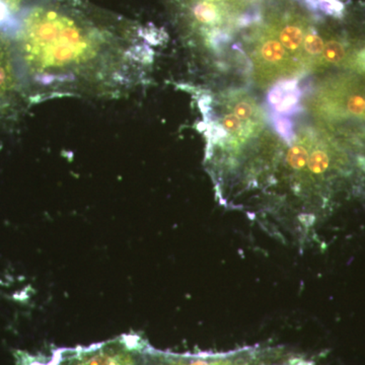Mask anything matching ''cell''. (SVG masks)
<instances>
[{"mask_svg":"<svg viewBox=\"0 0 365 365\" xmlns=\"http://www.w3.org/2000/svg\"><path fill=\"white\" fill-rule=\"evenodd\" d=\"M32 105L21 76L9 26L0 28V121Z\"/></svg>","mask_w":365,"mask_h":365,"instance_id":"5","label":"cell"},{"mask_svg":"<svg viewBox=\"0 0 365 365\" xmlns=\"http://www.w3.org/2000/svg\"><path fill=\"white\" fill-rule=\"evenodd\" d=\"M267 117L271 126L275 130L276 134L282 139L285 145H292L295 137H297L292 117L284 116V115L271 114V113H268Z\"/></svg>","mask_w":365,"mask_h":365,"instance_id":"8","label":"cell"},{"mask_svg":"<svg viewBox=\"0 0 365 365\" xmlns=\"http://www.w3.org/2000/svg\"><path fill=\"white\" fill-rule=\"evenodd\" d=\"M198 105L207 140L205 165L210 174L241 158L265 127L263 109L242 88L202 93Z\"/></svg>","mask_w":365,"mask_h":365,"instance_id":"2","label":"cell"},{"mask_svg":"<svg viewBox=\"0 0 365 365\" xmlns=\"http://www.w3.org/2000/svg\"><path fill=\"white\" fill-rule=\"evenodd\" d=\"M307 105L319 128L365 158V76L328 73L312 86Z\"/></svg>","mask_w":365,"mask_h":365,"instance_id":"3","label":"cell"},{"mask_svg":"<svg viewBox=\"0 0 365 365\" xmlns=\"http://www.w3.org/2000/svg\"><path fill=\"white\" fill-rule=\"evenodd\" d=\"M304 91L300 86L299 78L281 79L270 86L266 98L268 113L271 114L292 115L302 112V100Z\"/></svg>","mask_w":365,"mask_h":365,"instance_id":"6","label":"cell"},{"mask_svg":"<svg viewBox=\"0 0 365 365\" xmlns=\"http://www.w3.org/2000/svg\"><path fill=\"white\" fill-rule=\"evenodd\" d=\"M32 104L126 97L150 81L157 31L88 0H39L9 26Z\"/></svg>","mask_w":365,"mask_h":365,"instance_id":"1","label":"cell"},{"mask_svg":"<svg viewBox=\"0 0 365 365\" xmlns=\"http://www.w3.org/2000/svg\"><path fill=\"white\" fill-rule=\"evenodd\" d=\"M39 0H0V28L13 25L28 7Z\"/></svg>","mask_w":365,"mask_h":365,"instance_id":"7","label":"cell"},{"mask_svg":"<svg viewBox=\"0 0 365 365\" xmlns=\"http://www.w3.org/2000/svg\"><path fill=\"white\" fill-rule=\"evenodd\" d=\"M148 341L137 334L88 346L57 348L47 355L23 356V365H143Z\"/></svg>","mask_w":365,"mask_h":365,"instance_id":"4","label":"cell"}]
</instances>
